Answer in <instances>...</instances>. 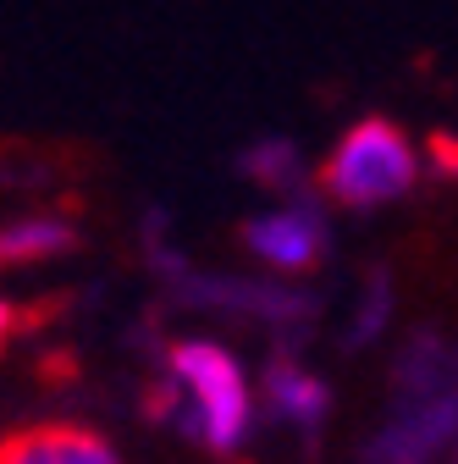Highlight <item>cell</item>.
<instances>
[{
  "label": "cell",
  "mask_w": 458,
  "mask_h": 464,
  "mask_svg": "<svg viewBox=\"0 0 458 464\" xmlns=\"http://www.w3.org/2000/svg\"><path fill=\"white\" fill-rule=\"evenodd\" d=\"M447 464H458V448H453V453H447Z\"/></svg>",
  "instance_id": "30bf717a"
},
{
  "label": "cell",
  "mask_w": 458,
  "mask_h": 464,
  "mask_svg": "<svg viewBox=\"0 0 458 464\" xmlns=\"http://www.w3.org/2000/svg\"><path fill=\"white\" fill-rule=\"evenodd\" d=\"M315 183L342 210H381L420 183V144L386 116H359L326 150Z\"/></svg>",
  "instance_id": "7a4b0ae2"
},
{
  "label": "cell",
  "mask_w": 458,
  "mask_h": 464,
  "mask_svg": "<svg viewBox=\"0 0 458 464\" xmlns=\"http://www.w3.org/2000/svg\"><path fill=\"white\" fill-rule=\"evenodd\" d=\"M354 464H415V459H397V453H381V448H370V442H365Z\"/></svg>",
  "instance_id": "ba28073f"
},
{
  "label": "cell",
  "mask_w": 458,
  "mask_h": 464,
  "mask_svg": "<svg viewBox=\"0 0 458 464\" xmlns=\"http://www.w3.org/2000/svg\"><path fill=\"white\" fill-rule=\"evenodd\" d=\"M155 410L205 453H238L254 431L260 392L243 360L215 337H177L166 348V371L155 387Z\"/></svg>",
  "instance_id": "6da1fadb"
},
{
  "label": "cell",
  "mask_w": 458,
  "mask_h": 464,
  "mask_svg": "<svg viewBox=\"0 0 458 464\" xmlns=\"http://www.w3.org/2000/svg\"><path fill=\"white\" fill-rule=\"evenodd\" d=\"M260 398L271 403V415L281 426H293L304 437H315L326 426V415H331V387H326V376L310 371V365H299V360H271V371L260 382Z\"/></svg>",
  "instance_id": "5b68a950"
},
{
  "label": "cell",
  "mask_w": 458,
  "mask_h": 464,
  "mask_svg": "<svg viewBox=\"0 0 458 464\" xmlns=\"http://www.w3.org/2000/svg\"><path fill=\"white\" fill-rule=\"evenodd\" d=\"M0 464H122L117 442L89 431V426H28L0 437Z\"/></svg>",
  "instance_id": "277c9868"
},
{
  "label": "cell",
  "mask_w": 458,
  "mask_h": 464,
  "mask_svg": "<svg viewBox=\"0 0 458 464\" xmlns=\"http://www.w3.org/2000/svg\"><path fill=\"white\" fill-rule=\"evenodd\" d=\"M243 249L276 271V276H299L326 255V210L315 194H288L271 199L265 210H254L243 221Z\"/></svg>",
  "instance_id": "3957f363"
},
{
  "label": "cell",
  "mask_w": 458,
  "mask_h": 464,
  "mask_svg": "<svg viewBox=\"0 0 458 464\" xmlns=\"http://www.w3.org/2000/svg\"><path fill=\"white\" fill-rule=\"evenodd\" d=\"M72 249V221L50 216V210H28L0 221V266H39Z\"/></svg>",
  "instance_id": "8992f818"
},
{
  "label": "cell",
  "mask_w": 458,
  "mask_h": 464,
  "mask_svg": "<svg viewBox=\"0 0 458 464\" xmlns=\"http://www.w3.org/2000/svg\"><path fill=\"white\" fill-rule=\"evenodd\" d=\"M12 321H17V315H12V304H6V299H0V343H6V332H12Z\"/></svg>",
  "instance_id": "9c48e42d"
},
{
  "label": "cell",
  "mask_w": 458,
  "mask_h": 464,
  "mask_svg": "<svg viewBox=\"0 0 458 464\" xmlns=\"http://www.w3.org/2000/svg\"><path fill=\"white\" fill-rule=\"evenodd\" d=\"M243 171L260 183V188H271V194H310L304 188V160H299V150L288 144V139H265V144H254L249 155H243Z\"/></svg>",
  "instance_id": "52a82bcc"
}]
</instances>
